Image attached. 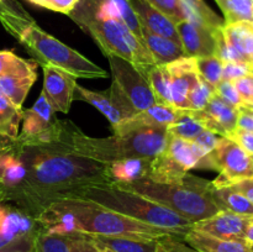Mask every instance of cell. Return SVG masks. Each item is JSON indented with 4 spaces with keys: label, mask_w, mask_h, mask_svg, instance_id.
Listing matches in <instances>:
<instances>
[{
    "label": "cell",
    "mask_w": 253,
    "mask_h": 252,
    "mask_svg": "<svg viewBox=\"0 0 253 252\" xmlns=\"http://www.w3.org/2000/svg\"><path fill=\"white\" fill-rule=\"evenodd\" d=\"M15 151L21 161L22 178L2 202L35 219L56 200L73 197L83 188L114 183L109 165L77 155L59 143L21 142L15 138Z\"/></svg>",
    "instance_id": "cell-1"
},
{
    "label": "cell",
    "mask_w": 253,
    "mask_h": 252,
    "mask_svg": "<svg viewBox=\"0 0 253 252\" xmlns=\"http://www.w3.org/2000/svg\"><path fill=\"white\" fill-rule=\"evenodd\" d=\"M40 230L49 234L121 236L138 240H160L178 236L177 232L152 226L106 209L82 198H62L46 208L36 217Z\"/></svg>",
    "instance_id": "cell-2"
},
{
    "label": "cell",
    "mask_w": 253,
    "mask_h": 252,
    "mask_svg": "<svg viewBox=\"0 0 253 252\" xmlns=\"http://www.w3.org/2000/svg\"><path fill=\"white\" fill-rule=\"evenodd\" d=\"M170 136L167 128H142L126 135L94 138L86 136L71 120L54 123L51 142L59 143L77 155L105 165L127 158H152L166 150Z\"/></svg>",
    "instance_id": "cell-3"
},
{
    "label": "cell",
    "mask_w": 253,
    "mask_h": 252,
    "mask_svg": "<svg viewBox=\"0 0 253 252\" xmlns=\"http://www.w3.org/2000/svg\"><path fill=\"white\" fill-rule=\"evenodd\" d=\"M0 21L10 35L24 44L40 66L51 64L58 67L76 78L95 79L108 77L106 71L101 67L37 26L19 5L14 4L11 9L0 15Z\"/></svg>",
    "instance_id": "cell-4"
},
{
    "label": "cell",
    "mask_w": 253,
    "mask_h": 252,
    "mask_svg": "<svg viewBox=\"0 0 253 252\" xmlns=\"http://www.w3.org/2000/svg\"><path fill=\"white\" fill-rule=\"evenodd\" d=\"M116 184L162 204L192 224L208 219L220 211L212 199V182L198 178L190 173L182 183L175 184L157 183L148 178Z\"/></svg>",
    "instance_id": "cell-5"
},
{
    "label": "cell",
    "mask_w": 253,
    "mask_h": 252,
    "mask_svg": "<svg viewBox=\"0 0 253 252\" xmlns=\"http://www.w3.org/2000/svg\"><path fill=\"white\" fill-rule=\"evenodd\" d=\"M71 198L89 200L131 219L174 231L182 237L188 230L192 229L193 225L162 204H158L135 192L124 189L116 183H105L83 188Z\"/></svg>",
    "instance_id": "cell-6"
},
{
    "label": "cell",
    "mask_w": 253,
    "mask_h": 252,
    "mask_svg": "<svg viewBox=\"0 0 253 252\" xmlns=\"http://www.w3.org/2000/svg\"><path fill=\"white\" fill-rule=\"evenodd\" d=\"M69 16L93 37L106 57L116 56L130 62L146 78L148 71L157 66L142 40L121 20L98 17L78 4Z\"/></svg>",
    "instance_id": "cell-7"
},
{
    "label": "cell",
    "mask_w": 253,
    "mask_h": 252,
    "mask_svg": "<svg viewBox=\"0 0 253 252\" xmlns=\"http://www.w3.org/2000/svg\"><path fill=\"white\" fill-rule=\"evenodd\" d=\"M212 155L219 172L216 179L212 180L214 187H225L253 178L252 156L229 137H220Z\"/></svg>",
    "instance_id": "cell-8"
},
{
    "label": "cell",
    "mask_w": 253,
    "mask_h": 252,
    "mask_svg": "<svg viewBox=\"0 0 253 252\" xmlns=\"http://www.w3.org/2000/svg\"><path fill=\"white\" fill-rule=\"evenodd\" d=\"M113 82L121 89L137 111L157 104L148 79L130 62L116 56H108Z\"/></svg>",
    "instance_id": "cell-9"
},
{
    "label": "cell",
    "mask_w": 253,
    "mask_h": 252,
    "mask_svg": "<svg viewBox=\"0 0 253 252\" xmlns=\"http://www.w3.org/2000/svg\"><path fill=\"white\" fill-rule=\"evenodd\" d=\"M74 99L83 100L95 106L104 116H106V119L110 121L111 126L138 113L114 82L108 90L103 91L89 90V89L77 84Z\"/></svg>",
    "instance_id": "cell-10"
},
{
    "label": "cell",
    "mask_w": 253,
    "mask_h": 252,
    "mask_svg": "<svg viewBox=\"0 0 253 252\" xmlns=\"http://www.w3.org/2000/svg\"><path fill=\"white\" fill-rule=\"evenodd\" d=\"M54 113L56 111L47 100L46 95L41 91L34 106L22 111V128L16 137L17 140L32 143L51 142L52 131L57 121Z\"/></svg>",
    "instance_id": "cell-11"
},
{
    "label": "cell",
    "mask_w": 253,
    "mask_h": 252,
    "mask_svg": "<svg viewBox=\"0 0 253 252\" xmlns=\"http://www.w3.org/2000/svg\"><path fill=\"white\" fill-rule=\"evenodd\" d=\"M187 109H178L169 104L157 103L146 110L138 111L131 118L111 126L115 135H126L142 128H162L174 124L188 113Z\"/></svg>",
    "instance_id": "cell-12"
},
{
    "label": "cell",
    "mask_w": 253,
    "mask_h": 252,
    "mask_svg": "<svg viewBox=\"0 0 253 252\" xmlns=\"http://www.w3.org/2000/svg\"><path fill=\"white\" fill-rule=\"evenodd\" d=\"M43 71V88L42 93L46 95L53 110L68 114L76 93L77 78L68 72L51 66L41 64Z\"/></svg>",
    "instance_id": "cell-13"
},
{
    "label": "cell",
    "mask_w": 253,
    "mask_h": 252,
    "mask_svg": "<svg viewBox=\"0 0 253 252\" xmlns=\"http://www.w3.org/2000/svg\"><path fill=\"white\" fill-rule=\"evenodd\" d=\"M170 76V101L178 109H189V93L199 82L197 62L193 57H180L166 64Z\"/></svg>",
    "instance_id": "cell-14"
},
{
    "label": "cell",
    "mask_w": 253,
    "mask_h": 252,
    "mask_svg": "<svg viewBox=\"0 0 253 252\" xmlns=\"http://www.w3.org/2000/svg\"><path fill=\"white\" fill-rule=\"evenodd\" d=\"M251 221L252 216H244L226 210H220L208 219L194 222L192 229L217 239L246 241V230Z\"/></svg>",
    "instance_id": "cell-15"
},
{
    "label": "cell",
    "mask_w": 253,
    "mask_h": 252,
    "mask_svg": "<svg viewBox=\"0 0 253 252\" xmlns=\"http://www.w3.org/2000/svg\"><path fill=\"white\" fill-rule=\"evenodd\" d=\"M180 44L185 56L199 58L215 54V32L216 30L200 25L190 20L175 24Z\"/></svg>",
    "instance_id": "cell-16"
},
{
    "label": "cell",
    "mask_w": 253,
    "mask_h": 252,
    "mask_svg": "<svg viewBox=\"0 0 253 252\" xmlns=\"http://www.w3.org/2000/svg\"><path fill=\"white\" fill-rule=\"evenodd\" d=\"M193 116L207 130L226 137L237 127L239 109L227 104L217 94H215L203 110H193Z\"/></svg>",
    "instance_id": "cell-17"
},
{
    "label": "cell",
    "mask_w": 253,
    "mask_h": 252,
    "mask_svg": "<svg viewBox=\"0 0 253 252\" xmlns=\"http://www.w3.org/2000/svg\"><path fill=\"white\" fill-rule=\"evenodd\" d=\"M90 235L49 234L40 230L35 237L34 252H91L95 250Z\"/></svg>",
    "instance_id": "cell-18"
},
{
    "label": "cell",
    "mask_w": 253,
    "mask_h": 252,
    "mask_svg": "<svg viewBox=\"0 0 253 252\" xmlns=\"http://www.w3.org/2000/svg\"><path fill=\"white\" fill-rule=\"evenodd\" d=\"M40 230L36 219L24 210L0 202V235L12 242Z\"/></svg>",
    "instance_id": "cell-19"
},
{
    "label": "cell",
    "mask_w": 253,
    "mask_h": 252,
    "mask_svg": "<svg viewBox=\"0 0 253 252\" xmlns=\"http://www.w3.org/2000/svg\"><path fill=\"white\" fill-rule=\"evenodd\" d=\"M128 2H130L135 14L137 15L142 27L147 29L152 34L167 37V39L180 44L177 27L169 17L155 9L146 0H128Z\"/></svg>",
    "instance_id": "cell-20"
},
{
    "label": "cell",
    "mask_w": 253,
    "mask_h": 252,
    "mask_svg": "<svg viewBox=\"0 0 253 252\" xmlns=\"http://www.w3.org/2000/svg\"><path fill=\"white\" fill-rule=\"evenodd\" d=\"M182 240L199 252H253L247 241L217 239L193 229L188 230Z\"/></svg>",
    "instance_id": "cell-21"
},
{
    "label": "cell",
    "mask_w": 253,
    "mask_h": 252,
    "mask_svg": "<svg viewBox=\"0 0 253 252\" xmlns=\"http://www.w3.org/2000/svg\"><path fill=\"white\" fill-rule=\"evenodd\" d=\"M142 41L150 53L152 54L157 66L170 63V62L185 56L182 44L177 43L167 37L152 34L145 27H142Z\"/></svg>",
    "instance_id": "cell-22"
},
{
    "label": "cell",
    "mask_w": 253,
    "mask_h": 252,
    "mask_svg": "<svg viewBox=\"0 0 253 252\" xmlns=\"http://www.w3.org/2000/svg\"><path fill=\"white\" fill-rule=\"evenodd\" d=\"M94 245L113 252H160L158 240H138L121 236L90 235Z\"/></svg>",
    "instance_id": "cell-23"
},
{
    "label": "cell",
    "mask_w": 253,
    "mask_h": 252,
    "mask_svg": "<svg viewBox=\"0 0 253 252\" xmlns=\"http://www.w3.org/2000/svg\"><path fill=\"white\" fill-rule=\"evenodd\" d=\"M188 174L189 172L180 167L166 153V151H163L161 155L152 158L146 178L157 183L175 184V183H182Z\"/></svg>",
    "instance_id": "cell-24"
},
{
    "label": "cell",
    "mask_w": 253,
    "mask_h": 252,
    "mask_svg": "<svg viewBox=\"0 0 253 252\" xmlns=\"http://www.w3.org/2000/svg\"><path fill=\"white\" fill-rule=\"evenodd\" d=\"M152 158H127L113 162L109 165V175L114 183H130L142 179L147 177Z\"/></svg>",
    "instance_id": "cell-25"
},
{
    "label": "cell",
    "mask_w": 253,
    "mask_h": 252,
    "mask_svg": "<svg viewBox=\"0 0 253 252\" xmlns=\"http://www.w3.org/2000/svg\"><path fill=\"white\" fill-rule=\"evenodd\" d=\"M222 32L231 46L239 52L246 62H253V25L252 22H232L224 24Z\"/></svg>",
    "instance_id": "cell-26"
},
{
    "label": "cell",
    "mask_w": 253,
    "mask_h": 252,
    "mask_svg": "<svg viewBox=\"0 0 253 252\" xmlns=\"http://www.w3.org/2000/svg\"><path fill=\"white\" fill-rule=\"evenodd\" d=\"M212 199L220 210H226L244 216H253L252 203L231 185L212 188Z\"/></svg>",
    "instance_id": "cell-27"
},
{
    "label": "cell",
    "mask_w": 253,
    "mask_h": 252,
    "mask_svg": "<svg viewBox=\"0 0 253 252\" xmlns=\"http://www.w3.org/2000/svg\"><path fill=\"white\" fill-rule=\"evenodd\" d=\"M37 79V73L0 77V94L15 106L22 109L27 93Z\"/></svg>",
    "instance_id": "cell-28"
},
{
    "label": "cell",
    "mask_w": 253,
    "mask_h": 252,
    "mask_svg": "<svg viewBox=\"0 0 253 252\" xmlns=\"http://www.w3.org/2000/svg\"><path fill=\"white\" fill-rule=\"evenodd\" d=\"M165 151L173 161H175L187 172L198 167V157L195 155L194 147H193V141L170 136Z\"/></svg>",
    "instance_id": "cell-29"
},
{
    "label": "cell",
    "mask_w": 253,
    "mask_h": 252,
    "mask_svg": "<svg viewBox=\"0 0 253 252\" xmlns=\"http://www.w3.org/2000/svg\"><path fill=\"white\" fill-rule=\"evenodd\" d=\"M22 109L17 108L4 95L0 94V133L10 138L19 136L22 120Z\"/></svg>",
    "instance_id": "cell-30"
},
{
    "label": "cell",
    "mask_w": 253,
    "mask_h": 252,
    "mask_svg": "<svg viewBox=\"0 0 253 252\" xmlns=\"http://www.w3.org/2000/svg\"><path fill=\"white\" fill-rule=\"evenodd\" d=\"M224 14L225 24L253 21V0H215Z\"/></svg>",
    "instance_id": "cell-31"
},
{
    "label": "cell",
    "mask_w": 253,
    "mask_h": 252,
    "mask_svg": "<svg viewBox=\"0 0 253 252\" xmlns=\"http://www.w3.org/2000/svg\"><path fill=\"white\" fill-rule=\"evenodd\" d=\"M37 66L35 59H24L11 51H0V77L36 73Z\"/></svg>",
    "instance_id": "cell-32"
},
{
    "label": "cell",
    "mask_w": 253,
    "mask_h": 252,
    "mask_svg": "<svg viewBox=\"0 0 253 252\" xmlns=\"http://www.w3.org/2000/svg\"><path fill=\"white\" fill-rule=\"evenodd\" d=\"M147 79L150 85L155 93L157 103L169 104L170 101V76L168 73L166 64L163 66H155L147 73Z\"/></svg>",
    "instance_id": "cell-33"
},
{
    "label": "cell",
    "mask_w": 253,
    "mask_h": 252,
    "mask_svg": "<svg viewBox=\"0 0 253 252\" xmlns=\"http://www.w3.org/2000/svg\"><path fill=\"white\" fill-rule=\"evenodd\" d=\"M204 130V126L193 116V110L188 111L185 115H183L174 124L167 127L169 136L184 138L188 141H194L199 136V133Z\"/></svg>",
    "instance_id": "cell-34"
},
{
    "label": "cell",
    "mask_w": 253,
    "mask_h": 252,
    "mask_svg": "<svg viewBox=\"0 0 253 252\" xmlns=\"http://www.w3.org/2000/svg\"><path fill=\"white\" fill-rule=\"evenodd\" d=\"M195 62H197V69L200 78H203L216 88L217 84L222 81L224 62L220 61L215 56L199 57V58H195Z\"/></svg>",
    "instance_id": "cell-35"
},
{
    "label": "cell",
    "mask_w": 253,
    "mask_h": 252,
    "mask_svg": "<svg viewBox=\"0 0 253 252\" xmlns=\"http://www.w3.org/2000/svg\"><path fill=\"white\" fill-rule=\"evenodd\" d=\"M216 94V89L203 78L199 79L194 88L189 93V109L190 110H203L209 104L212 96Z\"/></svg>",
    "instance_id": "cell-36"
},
{
    "label": "cell",
    "mask_w": 253,
    "mask_h": 252,
    "mask_svg": "<svg viewBox=\"0 0 253 252\" xmlns=\"http://www.w3.org/2000/svg\"><path fill=\"white\" fill-rule=\"evenodd\" d=\"M155 9L169 17L174 24L187 20L182 0H146Z\"/></svg>",
    "instance_id": "cell-37"
},
{
    "label": "cell",
    "mask_w": 253,
    "mask_h": 252,
    "mask_svg": "<svg viewBox=\"0 0 253 252\" xmlns=\"http://www.w3.org/2000/svg\"><path fill=\"white\" fill-rule=\"evenodd\" d=\"M215 89H216L217 95H219L222 100L226 101L227 104L234 106V108L240 109L241 106H244L245 101L242 100L241 95H240L239 91H237L234 82L224 81V79H222V81L217 84Z\"/></svg>",
    "instance_id": "cell-38"
},
{
    "label": "cell",
    "mask_w": 253,
    "mask_h": 252,
    "mask_svg": "<svg viewBox=\"0 0 253 252\" xmlns=\"http://www.w3.org/2000/svg\"><path fill=\"white\" fill-rule=\"evenodd\" d=\"M242 77H253L251 63L249 62H226L222 67L224 81H236Z\"/></svg>",
    "instance_id": "cell-39"
},
{
    "label": "cell",
    "mask_w": 253,
    "mask_h": 252,
    "mask_svg": "<svg viewBox=\"0 0 253 252\" xmlns=\"http://www.w3.org/2000/svg\"><path fill=\"white\" fill-rule=\"evenodd\" d=\"M158 244L161 252H199L178 236H165L158 240Z\"/></svg>",
    "instance_id": "cell-40"
},
{
    "label": "cell",
    "mask_w": 253,
    "mask_h": 252,
    "mask_svg": "<svg viewBox=\"0 0 253 252\" xmlns=\"http://www.w3.org/2000/svg\"><path fill=\"white\" fill-rule=\"evenodd\" d=\"M37 232H34V234L26 235V236L15 240V241H12L7 246L2 247L0 250V252H34V242Z\"/></svg>",
    "instance_id": "cell-41"
},
{
    "label": "cell",
    "mask_w": 253,
    "mask_h": 252,
    "mask_svg": "<svg viewBox=\"0 0 253 252\" xmlns=\"http://www.w3.org/2000/svg\"><path fill=\"white\" fill-rule=\"evenodd\" d=\"M230 140L236 142L242 150L246 151L250 156H253V132L241 130V128H235L231 133L226 136Z\"/></svg>",
    "instance_id": "cell-42"
},
{
    "label": "cell",
    "mask_w": 253,
    "mask_h": 252,
    "mask_svg": "<svg viewBox=\"0 0 253 252\" xmlns=\"http://www.w3.org/2000/svg\"><path fill=\"white\" fill-rule=\"evenodd\" d=\"M78 2L79 0H42V7L69 15Z\"/></svg>",
    "instance_id": "cell-43"
},
{
    "label": "cell",
    "mask_w": 253,
    "mask_h": 252,
    "mask_svg": "<svg viewBox=\"0 0 253 252\" xmlns=\"http://www.w3.org/2000/svg\"><path fill=\"white\" fill-rule=\"evenodd\" d=\"M220 137H221L220 135L205 128V130L202 131V132L199 133V136L195 138L194 142L198 143V145H199L203 150L207 151V152L212 153L214 152L215 147H216L217 142H219Z\"/></svg>",
    "instance_id": "cell-44"
},
{
    "label": "cell",
    "mask_w": 253,
    "mask_h": 252,
    "mask_svg": "<svg viewBox=\"0 0 253 252\" xmlns=\"http://www.w3.org/2000/svg\"><path fill=\"white\" fill-rule=\"evenodd\" d=\"M234 84L245 103L253 100V77H242L234 81Z\"/></svg>",
    "instance_id": "cell-45"
},
{
    "label": "cell",
    "mask_w": 253,
    "mask_h": 252,
    "mask_svg": "<svg viewBox=\"0 0 253 252\" xmlns=\"http://www.w3.org/2000/svg\"><path fill=\"white\" fill-rule=\"evenodd\" d=\"M237 128L253 132V111L241 106L239 109V118H237Z\"/></svg>",
    "instance_id": "cell-46"
},
{
    "label": "cell",
    "mask_w": 253,
    "mask_h": 252,
    "mask_svg": "<svg viewBox=\"0 0 253 252\" xmlns=\"http://www.w3.org/2000/svg\"><path fill=\"white\" fill-rule=\"evenodd\" d=\"M231 187L239 190L240 193H242L253 204V178H247V179L240 180V182L231 184Z\"/></svg>",
    "instance_id": "cell-47"
},
{
    "label": "cell",
    "mask_w": 253,
    "mask_h": 252,
    "mask_svg": "<svg viewBox=\"0 0 253 252\" xmlns=\"http://www.w3.org/2000/svg\"><path fill=\"white\" fill-rule=\"evenodd\" d=\"M15 138H10L7 136H4L0 133V157L2 156V153L6 152L7 150L10 148V146L14 143Z\"/></svg>",
    "instance_id": "cell-48"
},
{
    "label": "cell",
    "mask_w": 253,
    "mask_h": 252,
    "mask_svg": "<svg viewBox=\"0 0 253 252\" xmlns=\"http://www.w3.org/2000/svg\"><path fill=\"white\" fill-rule=\"evenodd\" d=\"M245 239H246V241L253 247V224H252V221H251V224L249 225V227H247L246 236H245Z\"/></svg>",
    "instance_id": "cell-49"
},
{
    "label": "cell",
    "mask_w": 253,
    "mask_h": 252,
    "mask_svg": "<svg viewBox=\"0 0 253 252\" xmlns=\"http://www.w3.org/2000/svg\"><path fill=\"white\" fill-rule=\"evenodd\" d=\"M14 6V1H11V4H7L6 0L4 2H0V15H2L4 12H6L7 10H10Z\"/></svg>",
    "instance_id": "cell-50"
},
{
    "label": "cell",
    "mask_w": 253,
    "mask_h": 252,
    "mask_svg": "<svg viewBox=\"0 0 253 252\" xmlns=\"http://www.w3.org/2000/svg\"><path fill=\"white\" fill-rule=\"evenodd\" d=\"M91 252H113L110 250H106V249H100V247H95V250H93Z\"/></svg>",
    "instance_id": "cell-51"
},
{
    "label": "cell",
    "mask_w": 253,
    "mask_h": 252,
    "mask_svg": "<svg viewBox=\"0 0 253 252\" xmlns=\"http://www.w3.org/2000/svg\"><path fill=\"white\" fill-rule=\"evenodd\" d=\"M0 202H2V197H1V193H0Z\"/></svg>",
    "instance_id": "cell-52"
},
{
    "label": "cell",
    "mask_w": 253,
    "mask_h": 252,
    "mask_svg": "<svg viewBox=\"0 0 253 252\" xmlns=\"http://www.w3.org/2000/svg\"><path fill=\"white\" fill-rule=\"evenodd\" d=\"M251 68H252V72H253V62H251Z\"/></svg>",
    "instance_id": "cell-53"
},
{
    "label": "cell",
    "mask_w": 253,
    "mask_h": 252,
    "mask_svg": "<svg viewBox=\"0 0 253 252\" xmlns=\"http://www.w3.org/2000/svg\"><path fill=\"white\" fill-rule=\"evenodd\" d=\"M5 1V0H0V2H4Z\"/></svg>",
    "instance_id": "cell-54"
},
{
    "label": "cell",
    "mask_w": 253,
    "mask_h": 252,
    "mask_svg": "<svg viewBox=\"0 0 253 252\" xmlns=\"http://www.w3.org/2000/svg\"><path fill=\"white\" fill-rule=\"evenodd\" d=\"M252 160H253V156H252Z\"/></svg>",
    "instance_id": "cell-55"
},
{
    "label": "cell",
    "mask_w": 253,
    "mask_h": 252,
    "mask_svg": "<svg viewBox=\"0 0 253 252\" xmlns=\"http://www.w3.org/2000/svg\"><path fill=\"white\" fill-rule=\"evenodd\" d=\"M252 25H253V21H252Z\"/></svg>",
    "instance_id": "cell-56"
},
{
    "label": "cell",
    "mask_w": 253,
    "mask_h": 252,
    "mask_svg": "<svg viewBox=\"0 0 253 252\" xmlns=\"http://www.w3.org/2000/svg\"><path fill=\"white\" fill-rule=\"evenodd\" d=\"M160 252H161V250H160Z\"/></svg>",
    "instance_id": "cell-57"
}]
</instances>
